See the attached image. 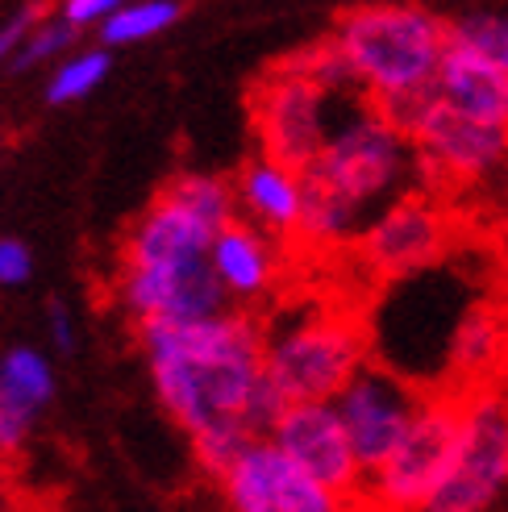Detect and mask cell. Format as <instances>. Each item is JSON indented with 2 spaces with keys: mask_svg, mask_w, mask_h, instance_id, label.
<instances>
[{
  "mask_svg": "<svg viewBox=\"0 0 508 512\" xmlns=\"http://www.w3.org/2000/svg\"><path fill=\"white\" fill-rule=\"evenodd\" d=\"M450 42L484 55L488 63H496L508 75V17H496V13L459 17V21H450Z\"/></svg>",
  "mask_w": 508,
  "mask_h": 512,
  "instance_id": "obj_24",
  "label": "cell"
},
{
  "mask_svg": "<svg viewBox=\"0 0 508 512\" xmlns=\"http://www.w3.org/2000/svg\"><path fill=\"white\" fill-rule=\"evenodd\" d=\"M0 512H9V508H0Z\"/></svg>",
  "mask_w": 508,
  "mask_h": 512,
  "instance_id": "obj_32",
  "label": "cell"
},
{
  "mask_svg": "<svg viewBox=\"0 0 508 512\" xmlns=\"http://www.w3.org/2000/svg\"><path fill=\"white\" fill-rule=\"evenodd\" d=\"M138 338L155 392L188 438L217 421H242L267 363L259 317L221 313L205 321H146L138 325Z\"/></svg>",
  "mask_w": 508,
  "mask_h": 512,
  "instance_id": "obj_2",
  "label": "cell"
},
{
  "mask_svg": "<svg viewBox=\"0 0 508 512\" xmlns=\"http://www.w3.org/2000/svg\"><path fill=\"white\" fill-rule=\"evenodd\" d=\"M209 263L221 279V288L230 300H263L275 279H279V250H275V238L263 234L259 225L250 221H230L213 238L209 246Z\"/></svg>",
  "mask_w": 508,
  "mask_h": 512,
  "instance_id": "obj_16",
  "label": "cell"
},
{
  "mask_svg": "<svg viewBox=\"0 0 508 512\" xmlns=\"http://www.w3.org/2000/svg\"><path fill=\"white\" fill-rule=\"evenodd\" d=\"M350 246L375 279H413L429 267H442L454 246V213L442 196L409 188L384 204Z\"/></svg>",
  "mask_w": 508,
  "mask_h": 512,
  "instance_id": "obj_8",
  "label": "cell"
},
{
  "mask_svg": "<svg viewBox=\"0 0 508 512\" xmlns=\"http://www.w3.org/2000/svg\"><path fill=\"white\" fill-rule=\"evenodd\" d=\"M180 209H188L196 221H205L213 234H221L230 221H238V192L225 175H205V171H184L163 188Z\"/></svg>",
  "mask_w": 508,
  "mask_h": 512,
  "instance_id": "obj_20",
  "label": "cell"
},
{
  "mask_svg": "<svg viewBox=\"0 0 508 512\" xmlns=\"http://www.w3.org/2000/svg\"><path fill=\"white\" fill-rule=\"evenodd\" d=\"M30 425L34 421H25L21 413H13V408L5 404V396H0V450H5V454L21 450V442L30 438Z\"/></svg>",
  "mask_w": 508,
  "mask_h": 512,
  "instance_id": "obj_29",
  "label": "cell"
},
{
  "mask_svg": "<svg viewBox=\"0 0 508 512\" xmlns=\"http://www.w3.org/2000/svg\"><path fill=\"white\" fill-rule=\"evenodd\" d=\"M254 442H259V438H254V433H250L242 421H217V425L200 429L196 438H192V454H196L200 471L213 475V479H221Z\"/></svg>",
  "mask_w": 508,
  "mask_h": 512,
  "instance_id": "obj_22",
  "label": "cell"
},
{
  "mask_svg": "<svg viewBox=\"0 0 508 512\" xmlns=\"http://www.w3.org/2000/svg\"><path fill=\"white\" fill-rule=\"evenodd\" d=\"M125 0H63V21H71L75 30H84V25H105Z\"/></svg>",
  "mask_w": 508,
  "mask_h": 512,
  "instance_id": "obj_28",
  "label": "cell"
},
{
  "mask_svg": "<svg viewBox=\"0 0 508 512\" xmlns=\"http://www.w3.org/2000/svg\"><path fill=\"white\" fill-rule=\"evenodd\" d=\"M225 512H359L338 492L321 488L296 463H288L267 438L254 442L217 479Z\"/></svg>",
  "mask_w": 508,
  "mask_h": 512,
  "instance_id": "obj_12",
  "label": "cell"
},
{
  "mask_svg": "<svg viewBox=\"0 0 508 512\" xmlns=\"http://www.w3.org/2000/svg\"><path fill=\"white\" fill-rule=\"evenodd\" d=\"M508 496V396L475 388L463 400V433L446 475L417 512H492Z\"/></svg>",
  "mask_w": 508,
  "mask_h": 512,
  "instance_id": "obj_7",
  "label": "cell"
},
{
  "mask_svg": "<svg viewBox=\"0 0 508 512\" xmlns=\"http://www.w3.org/2000/svg\"><path fill=\"white\" fill-rule=\"evenodd\" d=\"M234 192H238V209L246 213V221L259 225L263 234L271 238L296 234V225H300V175L296 171L254 155L250 163H242Z\"/></svg>",
  "mask_w": 508,
  "mask_h": 512,
  "instance_id": "obj_17",
  "label": "cell"
},
{
  "mask_svg": "<svg viewBox=\"0 0 508 512\" xmlns=\"http://www.w3.org/2000/svg\"><path fill=\"white\" fill-rule=\"evenodd\" d=\"M434 88L446 109L508 130V75L484 55L450 42L442 55V67L434 75Z\"/></svg>",
  "mask_w": 508,
  "mask_h": 512,
  "instance_id": "obj_15",
  "label": "cell"
},
{
  "mask_svg": "<svg viewBox=\"0 0 508 512\" xmlns=\"http://www.w3.org/2000/svg\"><path fill=\"white\" fill-rule=\"evenodd\" d=\"M34 275V254L17 238H0V288H17Z\"/></svg>",
  "mask_w": 508,
  "mask_h": 512,
  "instance_id": "obj_27",
  "label": "cell"
},
{
  "mask_svg": "<svg viewBox=\"0 0 508 512\" xmlns=\"http://www.w3.org/2000/svg\"><path fill=\"white\" fill-rule=\"evenodd\" d=\"M421 396H425V388L409 383L400 371L384 367L379 358H371L342 388L334 408L346 425V438L363 467V479L384 467L388 454L400 446V438L409 433L417 408H421Z\"/></svg>",
  "mask_w": 508,
  "mask_h": 512,
  "instance_id": "obj_10",
  "label": "cell"
},
{
  "mask_svg": "<svg viewBox=\"0 0 508 512\" xmlns=\"http://www.w3.org/2000/svg\"><path fill=\"white\" fill-rule=\"evenodd\" d=\"M184 5L180 0H125V5L100 25V42L105 46H134L146 42L180 21Z\"/></svg>",
  "mask_w": 508,
  "mask_h": 512,
  "instance_id": "obj_21",
  "label": "cell"
},
{
  "mask_svg": "<svg viewBox=\"0 0 508 512\" xmlns=\"http://www.w3.org/2000/svg\"><path fill=\"white\" fill-rule=\"evenodd\" d=\"M413 175V142L354 92L334 117L321 155L300 171V225L292 238L309 250L350 246L384 204L413 188Z\"/></svg>",
  "mask_w": 508,
  "mask_h": 512,
  "instance_id": "obj_1",
  "label": "cell"
},
{
  "mask_svg": "<svg viewBox=\"0 0 508 512\" xmlns=\"http://www.w3.org/2000/svg\"><path fill=\"white\" fill-rule=\"evenodd\" d=\"M5 458H9V454L0 450V496H5V479H9V463H5Z\"/></svg>",
  "mask_w": 508,
  "mask_h": 512,
  "instance_id": "obj_31",
  "label": "cell"
},
{
  "mask_svg": "<svg viewBox=\"0 0 508 512\" xmlns=\"http://www.w3.org/2000/svg\"><path fill=\"white\" fill-rule=\"evenodd\" d=\"M117 300L138 325L205 321L230 313V296H225L209 254L163 267H117Z\"/></svg>",
  "mask_w": 508,
  "mask_h": 512,
  "instance_id": "obj_11",
  "label": "cell"
},
{
  "mask_svg": "<svg viewBox=\"0 0 508 512\" xmlns=\"http://www.w3.org/2000/svg\"><path fill=\"white\" fill-rule=\"evenodd\" d=\"M46 325H50V342H55L59 350H71L75 346V325H71V313L63 309V300H50Z\"/></svg>",
  "mask_w": 508,
  "mask_h": 512,
  "instance_id": "obj_30",
  "label": "cell"
},
{
  "mask_svg": "<svg viewBox=\"0 0 508 512\" xmlns=\"http://www.w3.org/2000/svg\"><path fill=\"white\" fill-rule=\"evenodd\" d=\"M0 396L13 413L34 421L55 400V367L34 346H13L0 354Z\"/></svg>",
  "mask_w": 508,
  "mask_h": 512,
  "instance_id": "obj_19",
  "label": "cell"
},
{
  "mask_svg": "<svg viewBox=\"0 0 508 512\" xmlns=\"http://www.w3.org/2000/svg\"><path fill=\"white\" fill-rule=\"evenodd\" d=\"M421 192L442 196L450 184H479L508 171V130L446 109L442 100L413 134Z\"/></svg>",
  "mask_w": 508,
  "mask_h": 512,
  "instance_id": "obj_9",
  "label": "cell"
},
{
  "mask_svg": "<svg viewBox=\"0 0 508 512\" xmlns=\"http://www.w3.org/2000/svg\"><path fill=\"white\" fill-rule=\"evenodd\" d=\"M267 442L296 463L309 479H317L321 488L338 492L342 500H350L359 508L363 496V467L354 458V446L346 438V425L338 417L334 404H288L284 417L275 421V429L267 433Z\"/></svg>",
  "mask_w": 508,
  "mask_h": 512,
  "instance_id": "obj_13",
  "label": "cell"
},
{
  "mask_svg": "<svg viewBox=\"0 0 508 512\" xmlns=\"http://www.w3.org/2000/svg\"><path fill=\"white\" fill-rule=\"evenodd\" d=\"M213 229L180 209L171 196H159L134 221V229L121 242V267H163L184 259H205L213 246Z\"/></svg>",
  "mask_w": 508,
  "mask_h": 512,
  "instance_id": "obj_14",
  "label": "cell"
},
{
  "mask_svg": "<svg viewBox=\"0 0 508 512\" xmlns=\"http://www.w3.org/2000/svg\"><path fill=\"white\" fill-rule=\"evenodd\" d=\"M38 21H42V5H25L13 17L0 21V67L17 59V50L25 46V38L38 30Z\"/></svg>",
  "mask_w": 508,
  "mask_h": 512,
  "instance_id": "obj_26",
  "label": "cell"
},
{
  "mask_svg": "<svg viewBox=\"0 0 508 512\" xmlns=\"http://www.w3.org/2000/svg\"><path fill=\"white\" fill-rule=\"evenodd\" d=\"M342 96L350 92H329L313 75H304L292 59H279L250 88V125L254 138H259V155L300 175L321 155Z\"/></svg>",
  "mask_w": 508,
  "mask_h": 512,
  "instance_id": "obj_6",
  "label": "cell"
},
{
  "mask_svg": "<svg viewBox=\"0 0 508 512\" xmlns=\"http://www.w3.org/2000/svg\"><path fill=\"white\" fill-rule=\"evenodd\" d=\"M109 75V50H80L55 67L46 84V100L50 105H71V100H84L88 92H96Z\"/></svg>",
  "mask_w": 508,
  "mask_h": 512,
  "instance_id": "obj_23",
  "label": "cell"
},
{
  "mask_svg": "<svg viewBox=\"0 0 508 512\" xmlns=\"http://www.w3.org/2000/svg\"><path fill=\"white\" fill-rule=\"evenodd\" d=\"M508 350V321L500 309L492 304H471L467 317L459 321L450 338V354H446V367L450 375L463 383V392H475L479 379H484L496 363L500 354Z\"/></svg>",
  "mask_w": 508,
  "mask_h": 512,
  "instance_id": "obj_18",
  "label": "cell"
},
{
  "mask_svg": "<svg viewBox=\"0 0 508 512\" xmlns=\"http://www.w3.org/2000/svg\"><path fill=\"white\" fill-rule=\"evenodd\" d=\"M329 42L346 59L354 84L367 100L429 88L450 46V21L421 5L375 0L338 17Z\"/></svg>",
  "mask_w": 508,
  "mask_h": 512,
  "instance_id": "obj_3",
  "label": "cell"
},
{
  "mask_svg": "<svg viewBox=\"0 0 508 512\" xmlns=\"http://www.w3.org/2000/svg\"><path fill=\"white\" fill-rule=\"evenodd\" d=\"M75 25L71 21H63V17H42L38 21V30L25 38V46L17 50V59L9 63L13 71H30V67H38V63H46V59H55V55H63V50L75 42Z\"/></svg>",
  "mask_w": 508,
  "mask_h": 512,
  "instance_id": "obj_25",
  "label": "cell"
},
{
  "mask_svg": "<svg viewBox=\"0 0 508 512\" xmlns=\"http://www.w3.org/2000/svg\"><path fill=\"white\" fill-rule=\"evenodd\" d=\"M463 400L467 392L434 388L421 396V408L400 438V446L388 454V463L363 479L359 512H417L425 496L438 488L446 475L463 433Z\"/></svg>",
  "mask_w": 508,
  "mask_h": 512,
  "instance_id": "obj_5",
  "label": "cell"
},
{
  "mask_svg": "<svg viewBox=\"0 0 508 512\" xmlns=\"http://www.w3.org/2000/svg\"><path fill=\"white\" fill-rule=\"evenodd\" d=\"M263 375L288 404H334L346 383L371 363V329L338 309H309L275 329L263 325Z\"/></svg>",
  "mask_w": 508,
  "mask_h": 512,
  "instance_id": "obj_4",
  "label": "cell"
}]
</instances>
